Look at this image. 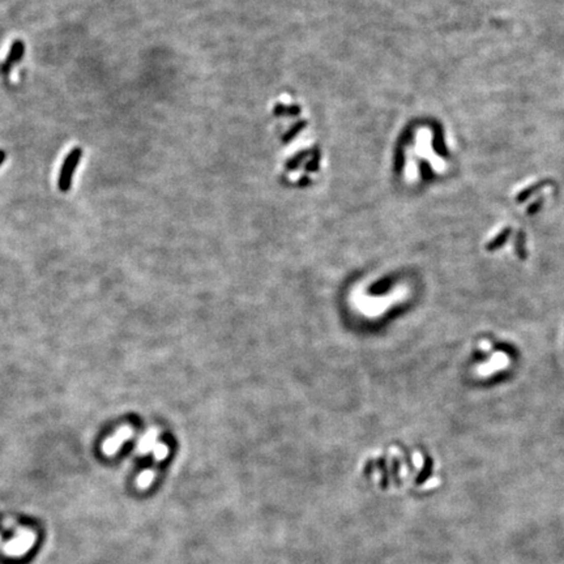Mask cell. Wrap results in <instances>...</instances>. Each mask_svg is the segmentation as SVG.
Returning a JSON list of instances; mask_svg holds the SVG:
<instances>
[{
  "instance_id": "1",
  "label": "cell",
  "mask_w": 564,
  "mask_h": 564,
  "mask_svg": "<svg viewBox=\"0 0 564 564\" xmlns=\"http://www.w3.org/2000/svg\"><path fill=\"white\" fill-rule=\"evenodd\" d=\"M82 157V149L81 148H75L68 153L66 161H64L63 166L60 169V174H59V190L63 192H67L71 188V183H72V176L73 173L76 171V167L80 162V158Z\"/></svg>"
},
{
  "instance_id": "2",
  "label": "cell",
  "mask_w": 564,
  "mask_h": 564,
  "mask_svg": "<svg viewBox=\"0 0 564 564\" xmlns=\"http://www.w3.org/2000/svg\"><path fill=\"white\" fill-rule=\"evenodd\" d=\"M131 434H132V430H131L130 426H123L115 435H112L103 443L102 451L109 456L114 455L118 451L119 447L121 446V443H124L126 440L131 436Z\"/></svg>"
},
{
  "instance_id": "3",
  "label": "cell",
  "mask_w": 564,
  "mask_h": 564,
  "mask_svg": "<svg viewBox=\"0 0 564 564\" xmlns=\"http://www.w3.org/2000/svg\"><path fill=\"white\" fill-rule=\"evenodd\" d=\"M24 42L22 41H15V43L12 45V49H11V52H9L8 58H7L6 63H4L3 66V71L4 72H8L9 67H12V64L16 63V61L21 60L22 56H24Z\"/></svg>"
},
{
  "instance_id": "4",
  "label": "cell",
  "mask_w": 564,
  "mask_h": 564,
  "mask_svg": "<svg viewBox=\"0 0 564 564\" xmlns=\"http://www.w3.org/2000/svg\"><path fill=\"white\" fill-rule=\"evenodd\" d=\"M153 477H154V473H153L152 470H146V472H144V473L139 477V479H137V485H139V487L140 488L148 487V486L152 483Z\"/></svg>"
},
{
  "instance_id": "5",
  "label": "cell",
  "mask_w": 564,
  "mask_h": 564,
  "mask_svg": "<svg viewBox=\"0 0 564 564\" xmlns=\"http://www.w3.org/2000/svg\"><path fill=\"white\" fill-rule=\"evenodd\" d=\"M166 453H167V449L165 448L164 446H160L158 448H155V458H158V460L164 458L165 456H166Z\"/></svg>"
},
{
  "instance_id": "6",
  "label": "cell",
  "mask_w": 564,
  "mask_h": 564,
  "mask_svg": "<svg viewBox=\"0 0 564 564\" xmlns=\"http://www.w3.org/2000/svg\"><path fill=\"white\" fill-rule=\"evenodd\" d=\"M4 160H6V153H4L3 150H0V165L3 164Z\"/></svg>"
}]
</instances>
